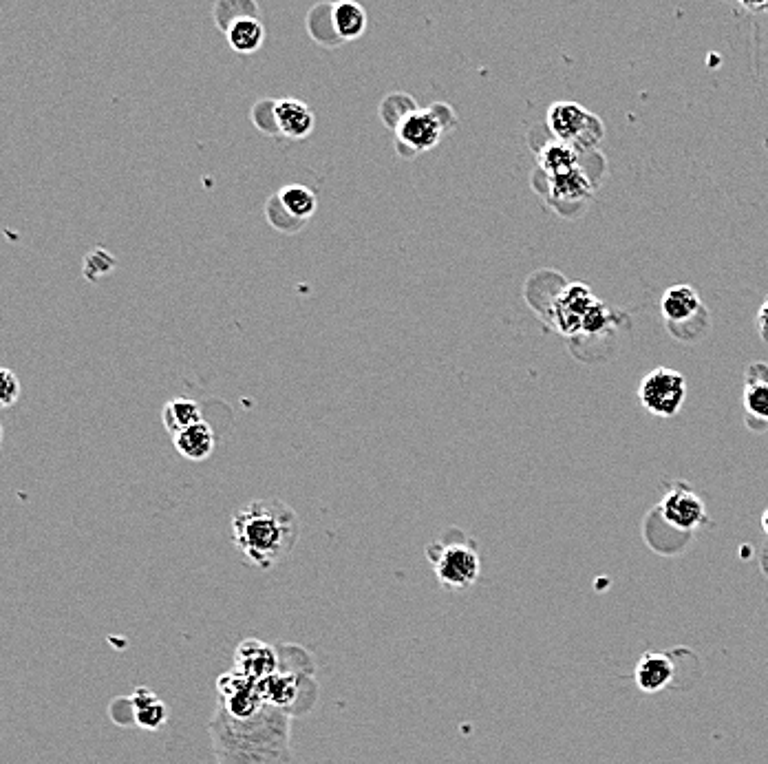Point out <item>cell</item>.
<instances>
[{"mask_svg":"<svg viewBox=\"0 0 768 764\" xmlns=\"http://www.w3.org/2000/svg\"><path fill=\"white\" fill-rule=\"evenodd\" d=\"M292 712L268 705L259 716L234 718L221 705L210 720L217 764H290Z\"/></svg>","mask_w":768,"mask_h":764,"instance_id":"obj_1","label":"cell"},{"mask_svg":"<svg viewBox=\"0 0 768 764\" xmlns=\"http://www.w3.org/2000/svg\"><path fill=\"white\" fill-rule=\"evenodd\" d=\"M230 535L250 566L270 570L290 557L301 537V522L292 506L270 497L239 508L232 517Z\"/></svg>","mask_w":768,"mask_h":764,"instance_id":"obj_2","label":"cell"},{"mask_svg":"<svg viewBox=\"0 0 768 764\" xmlns=\"http://www.w3.org/2000/svg\"><path fill=\"white\" fill-rule=\"evenodd\" d=\"M460 124L451 104L433 102L426 109H415L404 118L396 133V148L400 157L413 159L420 153L431 151L442 142V137Z\"/></svg>","mask_w":768,"mask_h":764,"instance_id":"obj_3","label":"cell"},{"mask_svg":"<svg viewBox=\"0 0 768 764\" xmlns=\"http://www.w3.org/2000/svg\"><path fill=\"white\" fill-rule=\"evenodd\" d=\"M599 153V151H596ZM592 153L588 162L583 166L574 168L570 173L563 175H532V184H535L537 193L546 199V204L554 208L563 217H576L579 212L588 208L592 201L596 186L601 182V175H594L590 171V159H594Z\"/></svg>","mask_w":768,"mask_h":764,"instance_id":"obj_4","label":"cell"},{"mask_svg":"<svg viewBox=\"0 0 768 764\" xmlns=\"http://www.w3.org/2000/svg\"><path fill=\"white\" fill-rule=\"evenodd\" d=\"M543 124L554 140L581 153H596L605 137V124L599 115L572 100L552 102Z\"/></svg>","mask_w":768,"mask_h":764,"instance_id":"obj_5","label":"cell"},{"mask_svg":"<svg viewBox=\"0 0 768 764\" xmlns=\"http://www.w3.org/2000/svg\"><path fill=\"white\" fill-rule=\"evenodd\" d=\"M660 314L665 318L669 334L680 343H696L709 332L711 314L700 294L691 285H671L660 299Z\"/></svg>","mask_w":768,"mask_h":764,"instance_id":"obj_6","label":"cell"},{"mask_svg":"<svg viewBox=\"0 0 768 764\" xmlns=\"http://www.w3.org/2000/svg\"><path fill=\"white\" fill-rule=\"evenodd\" d=\"M426 553H429L437 581L446 590H468L482 572V561H479L475 544L462 535L455 541H435Z\"/></svg>","mask_w":768,"mask_h":764,"instance_id":"obj_7","label":"cell"},{"mask_svg":"<svg viewBox=\"0 0 768 764\" xmlns=\"http://www.w3.org/2000/svg\"><path fill=\"white\" fill-rule=\"evenodd\" d=\"M687 380L676 369L656 367L640 380L638 402L649 416L674 418L685 407Z\"/></svg>","mask_w":768,"mask_h":764,"instance_id":"obj_8","label":"cell"},{"mask_svg":"<svg viewBox=\"0 0 768 764\" xmlns=\"http://www.w3.org/2000/svg\"><path fill=\"white\" fill-rule=\"evenodd\" d=\"M654 513L663 519V524L685 537H691V533L709 524L707 506L700 500V495L682 482L669 488Z\"/></svg>","mask_w":768,"mask_h":764,"instance_id":"obj_9","label":"cell"},{"mask_svg":"<svg viewBox=\"0 0 768 764\" xmlns=\"http://www.w3.org/2000/svg\"><path fill=\"white\" fill-rule=\"evenodd\" d=\"M691 654L689 647H676L674 652H645L634 670L636 687L643 694H660L669 687L678 689V674Z\"/></svg>","mask_w":768,"mask_h":764,"instance_id":"obj_10","label":"cell"},{"mask_svg":"<svg viewBox=\"0 0 768 764\" xmlns=\"http://www.w3.org/2000/svg\"><path fill=\"white\" fill-rule=\"evenodd\" d=\"M217 705H221L234 718H252L259 716L268 703H265L259 681L243 676L232 670L217 678Z\"/></svg>","mask_w":768,"mask_h":764,"instance_id":"obj_11","label":"cell"},{"mask_svg":"<svg viewBox=\"0 0 768 764\" xmlns=\"http://www.w3.org/2000/svg\"><path fill=\"white\" fill-rule=\"evenodd\" d=\"M599 303L601 301L594 299V294L588 285H581V283L568 285L559 299L554 301L550 321L565 336L583 334L585 323H588L590 314L596 310V305Z\"/></svg>","mask_w":768,"mask_h":764,"instance_id":"obj_12","label":"cell"},{"mask_svg":"<svg viewBox=\"0 0 768 764\" xmlns=\"http://www.w3.org/2000/svg\"><path fill=\"white\" fill-rule=\"evenodd\" d=\"M742 409L753 431L768 429V365L753 363L744 374Z\"/></svg>","mask_w":768,"mask_h":764,"instance_id":"obj_13","label":"cell"},{"mask_svg":"<svg viewBox=\"0 0 768 764\" xmlns=\"http://www.w3.org/2000/svg\"><path fill=\"white\" fill-rule=\"evenodd\" d=\"M234 670L254 681H263L279 672V654L272 645L259 639H245L234 650Z\"/></svg>","mask_w":768,"mask_h":764,"instance_id":"obj_14","label":"cell"},{"mask_svg":"<svg viewBox=\"0 0 768 764\" xmlns=\"http://www.w3.org/2000/svg\"><path fill=\"white\" fill-rule=\"evenodd\" d=\"M276 124L279 133L290 140H305L312 135L316 126V115L309 106L296 98H279L276 100Z\"/></svg>","mask_w":768,"mask_h":764,"instance_id":"obj_15","label":"cell"},{"mask_svg":"<svg viewBox=\"0 0 768 764\" xmlns=\"http://www.w3.org/2000/svg\"><path fill=\"white\" fill-rule=\"evenodd\" d=\"M173 444L181 458H186L190 462H204L210 458L212 451H215L217 440L210 424L206 420H201L197 424H192V427L173 435Z\"/></svg>","mask_w":768,"mask_h":764,"instance_id":"obj_16","label":"cell"},{"mask_svg":"<svg viewBox=\"0 0 768 764\" xmlns=\"http://www.w3.org/2000/svg\"><path fill=\"white\" fill-rule=\"evenodd\" d=\"M131 707H133V720L137 727L155 731L166 725L168 707L151 687H144V685L137 687L131 696Z\"/></svg>","mask_w":768,"mask_h":764,"instance_id":"obj_17","label":"cell"},{"mask_svg":"<svg viewBox=\"0 0 768 764\" xmlns=\"http://www.w3.org/2000/svg\"><path fill=\"white\" fill-rule=\"evenodd\" d=\"M263 698L268 705L287 709L292 712V705L298 700V694H301V678L294 672H274L272 676L263 678L259 681Z\"/></svg>","mask_w":768,"mask_h":764,"instance_id":"obj_18","label":"cell"},{"mask_svg":"<svg viewBox=\"0 0 768 764\" xmlns=\"http://www.w3.org/2000/svg\"><path fill=\"white\" fill-rule=\"evenodd\" d=\"M334 29L343 42L358 40L367 29V12L356 0H338L332 9Z\"/></svg>","mask_w":768,"mask_h":764,"instance_id":"obj_19","label":"cell"},{"mask_svg":"<svg viewBox=\"0 0 768 764\" xmlns=\"http://www.w3.org/2000/svg\"><path fill=\"white\" fill-rule=\"evenodd\" d=\"M226 38L232 51L248 56V53L261 49L265 40V27L259 20V16H245V18L234 20L226 31Z\"/></svg>","mask_w":768,"mask_h":764,"instance_id":"obj_20","label":"cell"},{"mask_svg":"<svg viewBox=\"0 0 768 764\" xmlns=\"http://www.w3.org/2000/svg\"><path fill=\"white\" fill-rule=\"evenodd\" d=\"M201 420H204V413H201L199 402L190 398H173L168 400L162 409L164 429L170 435H177L179 431H184Z\"/></svg>","mask_w":768,"mask_h":764,"instance_id":"obj_21","label":"cell"},{"mask_svg":"<svg viewBox=\"0 0 768 764\" xmlns=\"http://www.w3.org/2000/svg\"><path fill=\"white\" fill-rule=\"evenodd\" d=\"M274 197L279 199V204L283 206L287 215H292L294 219L303 221V224L314 215L316 208H318V199L314 195V190H309L307 186H301V184L285 186Z\"/></svg>","mask_w":768,"mask_h":764,"instance_id":"obj_22","label":"cell"},{"mask_svg":"<svg viewBox=\"0 0 768 764\" xmlns=\"http://www.w3.org/2000/svg\"><path fill=\"white\" fill-rule=\"evenodd\" d=\"M332 9H334V3H320V5H314L312 9H309V14H307L309 36H312V40L323 47L343 45V40L338 38L336 29H334Z\"/></svg>","mask_w":768,"mask_h":764,"instance_id":"obj_23","label":"cell"},{"mask_svg":"<svg viewBox=\"0 0 768 764\" xmlns=\"http://www.w3.org/2000/svg\"><path fill=\"white\" fill-rule=\"evenodd\" d=\"M415 109H420L418 104H415L413 95L409 93H389L384 95V100L380 102V120L382 124L387 126V129H398V124L407 118L409 113H413Z\"/></svg>","mask_w":768,"mask_h":764,"instance_id":"obj_24","label":"cell"},{"mask_svg":"<svg viewBox=\"0 0 768 764\" xmlns=\"http://www.w3.org/2000/svg\"><path fill=\"white\" fill-rule=\"evenodd\" d=\"M212 14H215V23L219 25V29L226 34L234 20L245 16H259V5H256L254 0H217L215 12Z\"/></svg>","mask_w":768,"mask_h":764,"instance_id":"obj_25","label":"cell"},{"mask_svg":"<svg viewBox=\"0 0 768 764\" xmlns=\"http://www.w3.org/2000/svg\"><path fill=\"white\" fill-rule=\"evenodd\" d=\"M252 124L265 135H281L279 124H276V100L261 98L252 106Z\"/></svg>","mask_w":768,"mask_h":764,"instance_id":"obj_26","label":"cell"},{"mask_svg":"<svg viewBox=\"0 0 768 764\" xmlns=\"http://www.w3.org/2000/svg\"><path fill=\"white\" fill-rule=\"evenodd\" d=\"M20 396V382L12 369L0 371V405L12 407Z\"/></svg>","mask_w":768,"mask_h":764,"instance_id":"obj_27","label":"cell"},{"mask_svg":"<svg viewBox=\"0 0 768 764\" xmlns=\"http://www.w3.org/2000/svg\"><path fill=\"white\" fill-rule=\"evenodd\" d=\"M733 7L742 9L746 14H766L768 12V0H729Z\"/></svg>","mask_w":768,"mask_h":764,"instance_id":"obj_28","label":"cell"},{"mask_svg":"<svg viewBox=\"0 0 768 764\" xmlns=\"http://www.w3.org/2000/svg\"><path fill=\"white\" fill-rule=\"evenodd\" d=\"M755 327H757V334H760V336L764 338V341L768 343V299L762 303L760 310H757Z\"/></svg>","mask_w":768,"mask_h":764,"instance_id":"obj_29","label":"cell"},{"mask_svg":"<svg viewBox=\"0 0 768 764\" xmlns=\"http://www.w3.org/2000/svg\"><path fill=\"white\" fill-rule=\"evenodd\" d=\"M762 570L768 575V546L762 550Z\"/></svg>","mask_w":768,"mask_h":764,"instance_id":"obj_30","label":"cell"},{"mask_svg":"<svg viewBox=\"0 0 768 764\" xmlns=\"http://www.w3.org/2000/svg\"><path fill=\"white\" fill-rule=\"evenodd\" d=\"M762 530H764L766 537H768V508H766L764 515H762Z\"/></svg>","mask_w":768,"mask_h":764,"instance_id":"obj_31","label":"cell"},{"mask_svg":"<svg viewBox=\"0 0 768 764\" xmlns=\"http://www.w3.org/2000/svg\"><path fill=\"white\" fill-rule=\"evenodd\" d=\"M764 148H766V153H768V137H764Z\"/></svg>","mask_w":768,"mask_h":764,"instance_id":"obj_32","label":"cell"}]
</instances>
